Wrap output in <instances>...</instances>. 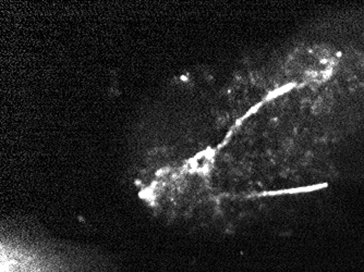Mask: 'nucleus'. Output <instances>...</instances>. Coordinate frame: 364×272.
Wrapping results in <instances>:
<instances>
[{
    "label": "nucleus",
    "mask_w": 364,
    "mask_h": 272,
    "mask_svg": "<svg viewBox=\"0 0 364 272\" xmlns=\"http://www.w3.org/2000/svg\"><path fill=\"white\" fill-rule=\"evenodd\" d=\"M0 272H122L102 251L24 229H4Z\"/></svg>",
    "instance_id": "f257e3e1"
}]
</instances>
